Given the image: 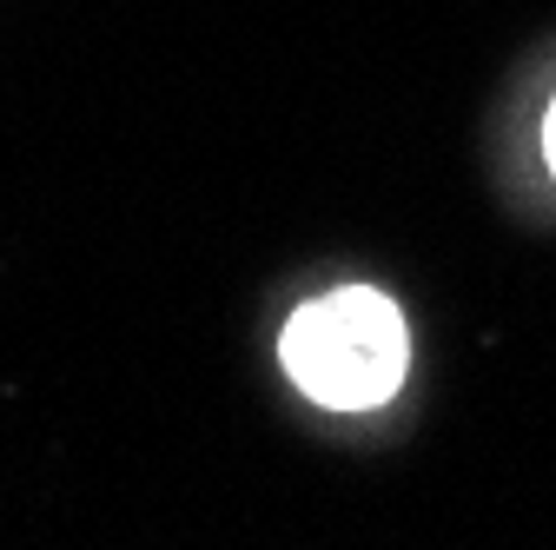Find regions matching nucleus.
<instances>
[{"instance_id": "1", "label": "nucleus", "mask_w": 556, "mask_h": 550, "mask_svg": "<svg viewBox=\"0 0 556 550\" xmlns=\"http://www.w3.org/2000/svg\"><path fill=\"white\" fill-rule=\"evenodd\" d=\"M286 372L325 411H378L410 372V325L378 286H338L292 312Z\"/></svg>"}, {"instance_id": "2", "label": "nucleus", "mask_w": 556, "mask_h": 550, "mask_svg": "<svg viewBox=\"0 0 556 550\" xmlns=\"http://www.w3.org/2000/svg\"><path fill=\"white\" fill-rule=\"evenodd\" d=\"M543 166H549V179H556V100H549V113H543Z\"/></svg>"}]
</instances>
